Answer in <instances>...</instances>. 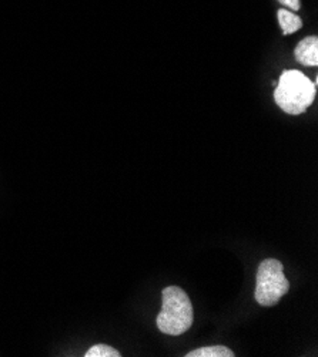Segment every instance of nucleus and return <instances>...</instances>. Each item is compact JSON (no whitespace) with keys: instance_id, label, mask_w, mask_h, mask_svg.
Here are the masks:
<instances>
[{"instance_id":"obj_1","label":"nucleus","mask_w":318,"mask_h":357,"mask_svg":"<svg viewBox=\"0 0 318 357\" xmlns=\"http://www.w3.org/2000/svg\"><path fill=\"white\" fill-rule=\"evenodd\" d=\"M315 93V83H312L303 71L286 70L280 76L274 90V100L284 113L300 116L312 104Z\"/></svg>"},{"instance_id":"obj_2","label":"nucleus","mask_w":318,"mask_h":357,"mask_svg":"<svg viewBox=\"0 0 318 357\" xmlns=\"http://www.w3.org/2000/svg\"><path fill=\"white\" fill-rule=\"evenodd\" d=\"M163 306L157 316V328L161 333L180 336L187 332L194 320V310L187 294L179 287L163 289Z\"/></svg>"},{"instance_id":"obj_3","label":"nucleus","mask_w":318,"mask_h":357,"mask_svg":"<svg viewBox=\"0 0 318 357\" xmlns=\"http://www.w3.org/2000/svg\"><path fill=\"white\" fill-rule=\"evenodd\" d=\"M290 291V283L277 259H266L260 264L256 280V301L261 306H274Z\"/></svg>"},{"instance_id":"obj_4","label":"nucleus","mask_w":318,"mask_h":357,"mask_svg":"<svg viewBox=\"0 0 318 357\" xmlns=\"http://www.w3.org/2000/svg\"><path fill=\"white\" fill-rule=\"evenodd\" d=\"M296 60L307 67H315L318 64V38L317 36H308L303 39L296 50Z\"/></svg>"},{"instance_id":"obj_5","label":"nucleus","mask_w":318,"mask_h":357,"mask_svg":"<svg viewBox=\"0 0 318 357\" xmlns=\"http://www.w3.org/2000/svg\"><path fill=\"white\" fill-rule=\"evenodd\" d=\"M277 17H278V23L280 27L282 30V34L284 36H290L296 31H298L303 27V20L298 15H296L291 10L287 9H280L277 12Z\"/></svg>"},{"instance_id":"obj_6","label":"nucleus","mask_w":318,"mask_h":357,"mask_svg":"<svg viewBox=\"0 0 318 357\" xmlns=\"http://www.w3.org/2000/svg\"><path fill=\"white\" fill-rule=\"evenodd\" d=\"M187 357H233L234 353L226 346H205L186 354Z\"/></svg>"},{"instance_id":"obj_7","label":"nucleus","mask_w":318,"mask_h":357,"mask_svg":"<svg viewBox=\"0 0 318 357\" xmlns=\"http://www.w3.org/2000/svg\"><path fill=\"white\" fill-rule=\"evenodd\" d=\"M86 357H120L122 354L113 349L112 346L108 344H96L93 347H90L86 354Z\"/></svg>"},{"instance_id":"obj_8","label":"nucleus","mask_w":318,"mask_h":357,"mask_svg":"<svg viewBox=\"0 0 318 357\" xmlns=\"http://www.w3.org/2000/svg\"><path fill=\"white\" fill-rule=\"evenodd\" d=\"M278 2L293 12H298L301 9V0H278Z\"/></svg>"}]
</instances>
